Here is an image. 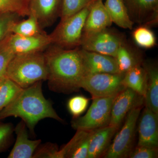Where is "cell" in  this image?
Wrapping results in <instances>:
<instances>
[{
    "mask_svg": "<svg viewBox=\"0 0 158 158\" xmlns=\"http://www.w3.org/2000/svg\"><path fill=\"white\" fill-rule=\"evenodd\" d=\"M50 90L70 94L81 89L88 75L81 47L65 49L51 44L44 52Z\"/></svg>",
    "mask_w": 158,
    "mask_h": 158,
    "instance_id": "1",
    "label": "cell"
},
{
    "mask_svg": "<svg viewBox=\"0 0 158 158\" xmlns=\"http://www.w3.org/2000/svg\"><path fill=\"white\" fill-rule=\"evenodd\" d=\"M42 82L23 88L15 98L0 111V120L10 116L19 117L32 135L34 134L37 123L43 119L51 118L63 122L53 107L52 102L44 97Z\"/></svg>",
    "mask_w": 158,
    "mask_h": 158,
    "instance_id": "2",
    "label": "cell"
},
{
    "mask_svg": "<svg viewBox=\"0 0 158 158\" xmlns=\"http://www.w3.org/2000/svg\"><path fill=\"white\" fill-rule=\"evenodd\" d=\"M47 69L44 52L15 55L6 69V77L22 88L47 81Z\"/></svg>",
    "mask_w": 158,
    "mask_h": 158,
    "instance_id": "3",
    "label": "cell"
},
{
    "mask_svg": "<svg viewBox=\"0 0 158 158\" xmlns=\"http://www.w3.org/2000/svg\"><path fill=\"white\" fill-rule=\"evenodd\" d=\"M91 5L68 18L60 21L49 34L51 44L65 49L80 47L85 20Z\"/></svg>",
    "mask_w": 158,
    "mask_h": 158,
    "instance_id": "4",
    "label": "cell"
},
{
    "mask_svg": "<svg viewBox=\"0 0 158 158\" xmlns=\"http://www.w3.org/2000/svg\"><path fill=\"white\" fill-rule=\"evenodd\" d=\"M118 94L92 99V104L86 114L72 119V127L76 130L90 131L109 125L112 106Z\"/></svg>",
    "mask_w": 158,
    "mask_h": 158,
    "instance_id": "5",
    "label": "cell"
},
{
    "mask_svg": "<svg viewBox=\"0 0 158 158\" xmlns=\"http://www.w3.org/2000/svg\"><path fill=\"white\" fill-rule=\"evenodd\" d=\"M124 75L110 73L88 74L82 81L81 88L89 92L92 99L113 96L126 88L123 83Z\"/></svg>",
    "mask_w": 158,
    "mask_h": 158,
    "instance_id": "6",
    "label": "cell"
},
{
    "mask_svg": "<svg viewBox=\"0 0 158 158\" xmlns=\"http://www.w3.org/2000/svg\"><path fill=\"white\" fill-rule=\"evenodd\" d=\"M141 106L133 108L129 112L124 124L115 136L112 144L104 155L105 158H121L128 156L132 151L136 123Z\"/></svg>",
    "mask_w": 158,
    "mask_h": 158,
    "instance_id": "7",
    "label": "cell"
},
{
    "mask_svg": "<svg viewBox=\"0 0 158 158\" xmlns=\"http://www.w3.org/2000/svg\"><path fill=\"white\" fill-rule=\"evenodd\" d=\"M123 41L124 40L119 34L107 28L82 37L80 47L85 50L115 58Z\"/></svg>",
    "mask_w": 158,
    "mask_h": 158,
    "instance_id": "8",
    "label": "cell"
},
{
    "mask_svg": "<svg viewBox=\"0 0 158 158\" xmlns=\"http://www.w3.org/2000/svg\"><path fill=\"white\" fill-rule=\"evenodd\" d=\"M133 23L144 26L158 22V0H123Z\"/></svg>",
    "mask_w": 158,
    "mask_h": 158,
    "instance_id": "9",
    "label": "cell"
},
{
    "mask_svg": "<svg viewBox=\"0 0 158 158\" xmlns=\"http://www.w3.org/2000/svg\"><path fill=\"white\" fill-rule=\"evenodd\" d=\"M9 47L15 55L44 52L51 44L49 34L46 33L24 36L11 34L8 37Z\"/></svg>",
    "mask_w": 158,
    "mask_h": 158,
    "instance_id": "10",
    "label": "cell"
},
{
    "mask_svg": "<svg viewBox=\"0 0 158 158\" xmlns=\"http://www.w3.org/2000/svg\"><path fill=\"white\" fill-rule=\"evenodd\" d=\"M143 97L134 90L126 88L118 93L114 100L109 125L119 127L124 117L133 108L141 106Z\"/></svg>",
    "mask_w": 158,
    "mask_h": 158,
    "instance_id": "11",
    "label": "cell"
},
{
    "mask_svg": "<svg viewBox=\"0 0 158 158\" xmlns=\"http://www.w3.org/2000/svg\"><path fill=\"white\" fill-rule=\"evenodd\" d=\"M62 0H31L30 13L37 19L43 29L52 25L60 16Z\"/></svg>",
    "mask_w": 158,
    "mask_h": 158,
    "instance_id": "12",
    "label": "cell"
},
{
    "mask_svg": "<svg viewBox=\"0 0 158 158\" xmlns=\"http://www.w3.org/2000/svg\"><path fill=\"white\" fill-rule=\"evenodd\" d=\"M138 146L158 148V115L145 107L138 126Z\"/></svg>",
    "mask_w": 158,
    "mask_h": 158,
    "instance_id": "13",
    "label": "cell"
},
{
    "mask_svg": "<svg viewBox=\"0 0 158 158\" xmlns=\"http://www.w3.org/2000/svg\"><path fill=\"white\" fill-rule=\"evenodd\" d=\"M103 1L95 0L91 5L85 20L82 37L108 28L112 25L113 23Z\"/></svg>",
    "mask_w": 158,
    "mask_h": 158,
    "instance_id": "14",
    "label": "cell"
},
{
    "mask_svg": "<svg viewBox=\"0 0 158 158\" xmlns=\"http://www.w3.org/2000/svg\"><path fill=\"white\" fill-rule=\"evenodd\" d=\"M14 131L16 134V141L8 158H33L41 140L29 139L27 125L22 120L14 128Z\"/></svg>",
    "mask_w": 158,
    "mask_h": 158,
    "instance_id": "15",
    "label": "cell"
},
{
    "mask_svg": "<svg viewBox=\"0 0 158 158\" xmlns=\"http://www.w3.org/2000/svg\"><path fill=\"white\" fill-rule=\"evenodd\" d=\"M81 50L88 75L98 73H120L114 57L89 52L81 48Z\"/></svg>",
    "mask_w": 158,
    "mask_h": 158,
    "instance_id": "16",
    "label": "cell"
},
{
    "mask_svg": "<svg viewBox=\"0 0 158 158\" xmlns=\"http://www.w3.org/2000/svg\"><path fill=\"white\" fill-rule=\"evenodd\" d=\"M94 131L77 130L73 138L59 150V158H87Z\"/></svg>",
    "mask_w": 158,
    "mask_h": 158,
    "instance_id": "17",
    "label": "cell"
},
{
    "mask_svg": "<svg viewBox=\"0 0 158 158\" xmlns=\"http://www.w3.org/2000/svg\"><path fill=\"white\" fill-rule=\"evenodd\" d=\"M118 127L108 125L94 130L90 139L87 158H98L103 156Z\"/></svg>",
    "mask_w": 158,
    "mask_h": 158,
    "instance_id": "18",
    "label": "cell"
},
{
    "mask_svg": "<svg viewBox=\"0 0 158 158\" xmlns=\"http://www.w3.org/2000/svg\"><path fill=\"white\" fill-rule=\"evenodd\" d=\"M146 72V82L144 97L145 107L158 115V69L151 63H142Z\"/></svg>",
    "mask_w": 158,
    "mask_h": 158,
    "instance_id": "19",
    "label": "cell"
},
{
    "mask_svg": "<svg viewBox=\"0 0 158 158\" xmlns=\"http://www.w3.org/2000/svg\"><path fill=\"white\" fill-rule=\"evenodd\" d=\"M104 5L112 23L122 28L133 29L134 23L123 0H106Z\"/></svg>",
    "mask_w": 158,
    "mask_h": 158,
    "instance_id": "20",
    "label": "cell"
},
{
    "mask_svg": "<svg viewBox=\"0 0 158 158\" xmlns=\"http://www.w3.org/2000/svg\"><path fill=\"white\" fill-rule=\"evenodd\" d=\"M115 58L118 70L121 74H125L134 66L142 63L139 54L124 40L119 46Z\"/></svg>",
    "mask_w": 158,
    "mask_h": 158,
    "instance_id": "21",
    "label": "cell"
},
{
    "mask_svg": "<svg viewBox=\"0 0 158 158\" xmlns=\"http://www.w3.org/2000/svg\"><path fill=\"white\" fill-rule=\"evenodd\" d=\"M146 72L142 64L134 66L124 74L123 83L126 88H130L144 98L146 89Z\"/></svg>",
    "mask_w": 158,
    "mask_h": 158,
    "instance_id": "22",
    "label": "cell"
},
{
    "mask_svg": "<svg viewBox=\"0 0 158 158\" xmlns=\"http://www.w3.org/2000/svg\"><path fill=\"white\" fill-rule=\"evenodd\" d=\"M27 17V19H20L12 24L10 29L11 34L30 36L46 33L34 15L30 13Z\"/></svg>",
    "mask_w": 158,
    "mask_h": 158,
    "instance_id": "23",
    "label": "cell"
},
{
    "mask_svg": "<svg viewBox=\"0 0 158 158\" xmlns=\"http://www.w3.org/2000/svg\"><path fill=\"white\" fill-rule=\"evenodd\" d=\"M22 89L7 77L0 79V111L10 103Z\"/></svg>",
    "mask_w": 158,
    "mask_h": 158,
    "instance_id": "24",
    "label": "cell"
},
{
    "mask_svg": "<svg viewBox=\"0 0 158 158\" xmlns=\"http://www.w3.org/2000/svg\"><path fill=\"white\" fill-rule=\"evenodd\" d=\"M31 0H0V14L13 13L21 17H27L30 14Z\"/></svg>",
    "mask_w": 158,
    "mask_h": 158,
    "instance_id": "25",
    "label": "cell"
},
{
    "mask_svg": "<svg viewBox=\"0 0 158 158\" xmlns=\"http://www.w3.org/2000/svg\"><path fill=\"white\" fill-rule=\"evenodd\" d=\"M95 0H62L60 21L64 20L76 14L87 6H90Z\"/></svg>",
    "mask_w": 158,
    "mask_h": 158,
    "instance_id": "26",
    "label": "cell"
},
{
    "mask_svg": "<svg viewBox=\"0 0 158 158\" xmlns=\"http://www.w3.org/2000/svg\"><path fill=\"white\" fill-rule=\"evenodd\" d=\"M132 35L136 44L142 48H152L156 44L155 36L147 26L138 27L133 32Z\"/></svg>",
    "mask_w": 158,
    "mask_h": 158,
    "instance_id": "27",
    "label": "cell"
},
{
    "mask_svg": "<svg viewBox=\"0 0 158 158\" xmlns=\"http://www.w3.org/2000/svg\"><path fill=\"white\" fill-rule=\"evenodd\" d=\"M89 101V99L81 95L74 96L69 99L67 108L73 118L79 117L85 112Z\"/></svg>",
    "mask_w": 158,
    "mask_h": 158,
    "instance_id": "28",
    "label": "cell"
},
{
    "mask_svg": "<svg viewBox=\"0 0 158 158\" xmlns=\"http://www.w3.org/2000/svg\"><path fill=\"white\" fill-rule=\"evenodd\" d=\"M8 36L0 41V79L6 77L7 66L14 56L8 44Z\"/></svg>",
    "mask_w": 158,
    "mask_h": 158,
    "instance_id": "29",
    "label": "cell"
},
{
    "mask_svg": "<svg viewBox=\"0 0 158 158\" xmlns=\"http://www.w3.org/2000/svg\"><path fill=\"white\" fill-rule=\"evenodd\" d=\"M20 16L13 13L0 14V41L11 34L10 29L14 23L20 19Z\"/></svg>",
    "mask_w": 158,
    "mask_h": 158,
    "instance_id": "30",
    "label": "cell"
},
{
    "mask_svg": "<svg viewBox=\"0 0 158 158\" xmlns=\"http://www.w3.org/2000/svg\"><path fill=\"white\" fill-rule=\"evenodd\" d=\"M59 150L55 143L40 144L35 151L33 158H59Z\"/></svg>",
    "mask_w": 158,
    "mask_h": 158,
    "instance_id": "31",
    "label": "cell"
},
{
    "mask_svg": "<svg viewBox=\"0 0 158 158\" xmlns=\"http://www.w3.org/2000/svg\"><path fill=\"white\" fill-rule=\"evenodd\" d=\"M14 130L11 123L0 122V152L4 151L9 146Z\"/></svg>",
    "mask_w": 158,
    "mask_h": 158,
    "instance_id": "32",
    "label": "cell"
},
{
    "mask_svg": "<svg viewBox=\"0 0 158 158\" xmlns=\"http://www.w3.org/2000/svg\"><path fill=\"white\" fill-rule=\"evenodd\" d=\"M158 148L138 146L129 155L131 158H156L158 157Z\"/></svg>",
    "mask_w": 158,
    "mask_h": 158,
    "instance_id": "33",
    "label": "cell"
}]
</instances>
